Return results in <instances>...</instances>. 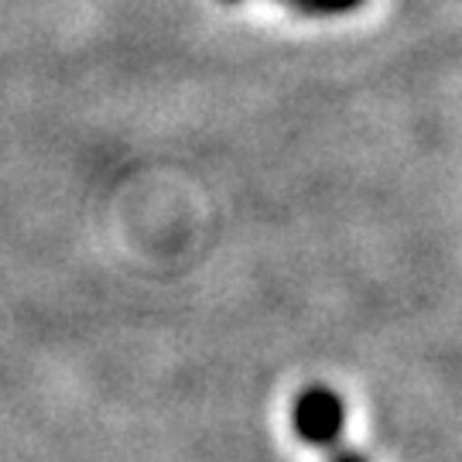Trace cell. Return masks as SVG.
Returning a JSON list of instances; mask_svg holds the SVG:
<instances>
[{"label":"cell","instance_id":"cell-1","mask_svg":"<svg viewBox=\"0 0 462 462\" xmlns=\"http://www.w3.org/2000/svg\"><path fill=\"white\" fill-rule=\"evenodd\" d=\"M291 429L312 448H332L346 435V401L326 383H309L291 404Z\"/></svg>","mask_w":462,"mask_h":462},{"label":"cell","instance_id":"cell-2","mask_svg":"<svg viewBox=\"0 0 462 462\" xmlns=\"http://www.w3.org/2000/svg\"><path fill=\"white\" fill-rule=\"evenodd\" d=\"M326 462H366L356 448H346V442H336L332 448H326Z\"/></svg>","mask_w":462,"mask_h":462}]
</instances>
